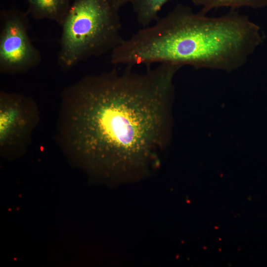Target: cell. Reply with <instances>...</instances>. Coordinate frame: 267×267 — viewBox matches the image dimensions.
<instances>
[{
	"instance_id": "1",
	"label": "cell",
	"mask_w": 267,
	"mask_h": 267,
	"mask_svg": "<svg viewBox=\"0 0 267 267\" xmlns=\"http://www.w3.org/2000/svg\"><path fill=\"white\" fill-rule=\"evenodd\" d=\"M132 67L86 75L63 89L56 138L69 157L129 175L145 169L162 150L173 79L180 67L160 63L140 73Z\"/></svg>"
},
{
	"instance_id": "4",
	"label": "cell",
	"mask_w": 267,
	"mask_h": 267,
	"mask_svg": "<svg viewBox=\"0 0 267 267\" xmlns=\"http://www.w3.org/2000/svg\"><path fill=\"white\" fill-rule=\"evenodd\" d=\"M40 120L36 101L24 94L0 92V151L6 157L24 153Z\"/></svg>"
},
{
	"instance_id": "2",
	"label": "cell",
	"mask_w": 267,
	"mask_h": 267,
	"mask_svg": "<svg viewBox=\"0 0 267 267\" xmlns=\"http://www.w3.org/2000/svg\"><path fill=\"white\" fill-rule=\"evenodd\" d=\"M263 41L261 28L235 10L219 17L177 4L112 51L113 65L172 63L231 71L244 65Z\"/></svg>"
},
{
	"instance_id": "8",
	"label": "cell",
	"mask_w": 267,
	"mask_h": 267,
	"mask_svg": "<svg viewBox=\"0 0 267 267\" xmlns=\"http://www.w3.org/2000/svg\"><path fill=\"white\" fill-rule=\"evenodd\" d=\"M196 6L201 7L206 13L213 9L229 7L231 10L241 7L261 9L267 6V0H192Z\"/></svg>"
},
{
	"instance_id": "7",
	"label": "cell",
	"mask_w": 267,
	"mask_h": 267,
	"mask_svg": "<svg viewBox=\"0 0 267 267\" xmlns=\"http://www.w3.org/2000/svg\"><path fill=\"white\" fill-rule=\"evenodd\" d=\"M172 0H131L130 3L138 23L142 28L150 26L159 18L163 6Z\"/></svg>"
},
{
	"instance_id": "5",
	"label": "cell",
	"mask_w": 267,
	"mask_h": 267,
	"mask_svg": "<svg viewBox=\"0 0 267 267\" xmlns=\"http://www.w3.org/2000/svg\"><path fill=\"white\" fill-rule=\"evenodd\" d=\"M28 12L15 8L0 12V72L15 75L38 66L42 56L29 35Z\"/></svg>"
},
{
	"instance_id": "6",
	"label": "cell",
	"mask_w": 267,
	"mask_h": 267,
	"mask_svg": "<svg viewBox=\"0 0 267 267\" xmlns=\"http://www.w3.org/2000/svg\"><path fill=\"white\" fill-rule=\"evenodd\" d=\"M27 12L37 20L47 19L60 26L70 6V0H26Z\"/></svg>"
},
{
	"instance_id": "3",
	"label": "cell",
	"mask_w": 267,
	"mask_h": 267,
	"mask_svg": "<svg viewBox=\"0 0 267 267\" xmlns=\"http://www.w3.org/2000/svg\"><path fill=\"white\" fill-rule=\"evenodd\" d=\"M119 10L111 0H74L60 25L57 62L63 71L123 42Z\"/></svg>"
},
{
	"instance_id": "9",
	"label": "cell",
	"mask_w": 267,
	"mask_h": 267,
	"mask_svg": "<svg viewBox=\"0 0 267 267\" xmlns=\"http://www.w3.org/2000/svg\"><path fill=\"white\" fill-rule=\"evenodd\" d=\"M114 5L120 9L125 4L130 3L131 0H111Z\"/></svg>"
}]
</instances>
